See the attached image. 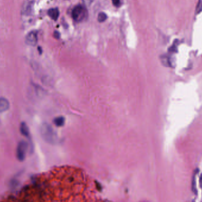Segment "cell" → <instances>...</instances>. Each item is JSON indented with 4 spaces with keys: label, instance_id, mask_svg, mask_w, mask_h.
<instances>
[{
    "label": "cell",
    "instance_id": "obj_10",
    "mask_svg": "<svg viewBox=\"0 0 202 202\" xmlns=\"http://www.w3.org/2000/svg\"><path fill=\"white\" fill-rule=\"evenodd\" d=\"M106 19H107V15L105 12H101L99 13L98 16V20L99 22L102 23V22H104Z\"/></svg>",
    "mask_w": 202,
    "mask_h": 202
},
{
    "label": "cell",
    "instance_id": "obj_7",
    "mask_svg": "<svg viewBox=\"0 0 202 202\" xmlns=\"http://www.w3.org/2000/svg\"><path fill=\"white\" fill-rule=\"evenodd\" d=\"M20 130L21 134L24 137H29L30 132H29V127L25 122H22L20 125Z\"/></svg>",
    "mask_w": 202,
    "mask_h": 202
},
{
    "label": "cell",
    "instance_id": "obj_12",
    "mask_svg": "<svg viewBox=\"0 0 202 202\" xmlns=\"http://www.w3.org/2000/svg\"><path fill=\"white\" fill-rule=\"evenodd\" d=\"M196 175L195 174L193 178V183H192V189H193V192L196 194L197 190H196Z\"/></svg>",
    "mask_w": 202,
    "mask_h": 202
},
{
    "label": "cell",
    "instance_id": "obj_13",
    "mask_svg": "<svg viewBox=\"0 0 202 202\" xmlns=\"http://www.w3.org/2000/svg\"><path fill=\"white\" fill-rule=\"evenodd\" d=\"M113 5L116 7H119L121 6V0H112Z\"/></svg>",
    "mask_w": 202,
    "mask_h": 202
},
{
    "label": "cell",
    "instance_id": "obj_4",
    "mask_svg": "<svg viewBox=\"0 0 202 202\" xmlns=\"http://www.w3.org/2000/svg\"><path fill=\"white\" fill-rule=\"evenodd\" d=\"M26 43L30 46H35L38 41L37 32L36 31H31L29 32L26 37Z\"/></svg>",
    "mask_w": 202,
    "mask_h": 202
},
{
    "label": "cell",
    "instance_id": "obj_15",
    "mask_svg": "<svg viewBox=\"0 0 202 202\" xmlns=\"http://www.w3.org/2000/svg\"><path fill=\"white\" fill-rule=\"evenodd\" d=\"M54 37L56 39H59L60 38V33H59V32H58L57 31H55L54 33Z\"/></svg>",
    "mask_w": 202,
    "mask_h": 202
},
{
    "label": "cell",
    "instance_id": "obj_2",
    "mask_svg": "<svg viewBox=\"0 0 202 202\" xmlns=\"http://www.w3.org/2000/svg\"><path fill=\"white\" fill-rule=\"evenodd\" d=\"M28 149V144L25 141H21L17 148V157L18 160L20 162L24 160L26 157L27 151Z\"/></svg>",
    "mask_w": 202,
    "mask_h": 202
},
{
    "label": "cell",
    "instance_id": "obj_3",
    "mask_svg": "<svg viewBox=\"0 0 202 202\" xmlns=\"http://www.w3.org/2000/svg\"><path fill=\"white\" fill-rule=\"evenodd\" d=\"M72 17L74 20L79 21H81L85 16L84 8L81 5L75 6L72 10Z\"/></svg>",
    "mask_w": 202,
    "mask_h": 202
},
{
    "label": "cell",
    "instance_id": "obj_1",
    "mask_svg": "<svg viewBox=\"0 0 202 202\" xmlns=\"http://www.w3.org/2000/svg\"><path fill=\"white\" fill-rule=\"evenodd\" d=\"M40 134L43 139L49 144H54L58 141L56 132L49 124L43 123L40 127Z\"/></svg>",
    "mask_w": 202,
    "mask_h": 202
},
{
    "label": "cell",
    "instance_id": "obj_8",
    "mask_svg": "<svg viewBox=\"0 0 202 202\" xmlns=\"http://www.w3.org/2000/svg\"><path fill=\"white\" fill-rule=\"evenodd\" d=\"M53 122L56 127H62L64 124L65 120H64V118L63 116H58L54 120Z\"/></svg>",
    "mask_w": 202,
    "mask_h": 202
},
{
    "label": "cell",
    "instance_id": "obj_14",
    "mask_svg": "<svg viewBox=\"0 0 202 202\" xmlns=\"http://www.w3.org/2000/svg\"><path fill=\"white\" fill-rule=\"evenodd\" d=\"M83 4L87 6H89L91 4L93 0H82Z\"/></svg>",
    "mask_w": 202,
    "mask_h": 202
},
{
    "label": "cell",
    "instance_id": "obj_9",
    "mask_svg": "<svg viewBox=\"0 0 202 202\" xmlns=\"http://www.w3.org/2000/svg\"><path fill=\"white\" fill-rule=\"evenodd\" d=\"M31 8H32V4L30 2H27L26 4L24 3L23 8V12L24 14L28 15L30 14L31 12Z\"/></svg>",
    "mask_w": 202,
    "mask_h": 202
},
{
    "label": "cell",
    "instance_id": "obj_11",
    "mask_svg": "<svg viewBox=\"0 0 202 202\" xmlns=\"http://www.w3.org/2000/svg\"><path fill=\"white\" fill-rule=\"evenodd\" d=\"M202 12V0H199L196 8V14H199Z\"/></svg>",
    "mask_w": 202,
    "mask_h": 202
},
{
    "label": "cell",
    "instance_id": "obj_6",
    "mask_svg": "<svg viewBox=\"0 0 202 202\" xmlns=\"http://www.w3.org/2000/svg\"><path fill=\"white\" fill-rule=\"evenodd\" d=\"M49 17L54 20H57L59 16V11L57 8H50L47 12Z\"/></svg>",
    "mask_w": 202,
    "mask_h": 202
},
{
    "label": "cell",
    "instance_id": "obj_5",
    "mask_svg": "<svg viewBox=\"0 0 202 202\" xmlns=\"http://www.w3.org/2000/svg\"><path fill=\"white\" fill-rule=\"evenodd\" d=\"M10 108V102L8 99L1 97L0 98V112L2 113L7 111Z\"/></svg>",
    "mask_w": 202,
    "mask_h": 202
}]
</instances>
